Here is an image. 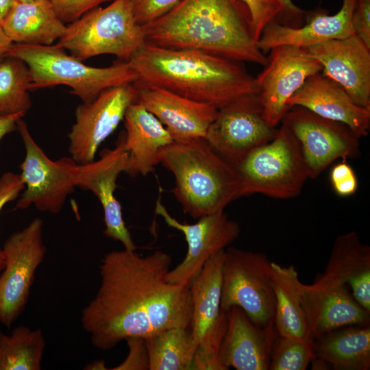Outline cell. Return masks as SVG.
<instances>
[{"instance_id":"6da1fadb","label":"cell","mask_w":370,"mask_h":370,"mask_svg":"<svg viewBox=\"0 0 370 370\" xmlns=\"http://www.w3.org/2000/svg\"><path fill=\"white\" fill-rule=\"evenodd\" d=\"M171 262V256L162 251L142 256L124 249L103 256L99 288L80 319L96 348L108 351L130 337L189 328V286L165 280Z\"/></svg>"},{"instance_id":"c3c4849f","label":"cell","mask_w":370,"mask_h":370,"mask_svg":"<svg viewBox=\"0 0 370 370\" xmlns=\"http://www.w3.org/2000/svg\"><path fill=\"white\" fill-rule=\"evenodd\" d=\"M16 1H29V0H16Z\"/></svg>"},{"instance_id":"ba28073f","label":"cell","mask_w":370,"mask_h":370,"mask_svg":"<svg viewBox=\"0 0 370 370\" xmlns=\"http://www.w3.org/2000/svg\"><path fill=\"white\" fill-rule=\"evenodd\" d=\"M240 307L256 325L274 320L271 262L261 252L233 246L225 249L220 308Z\"/></svg>"},{"instance_id":"ac0fdd59","label":"cell","mask_w":370,"mask_h":370,"mask_svg":"<svg viewBox=\"0 0 370 370\" xmlns=\"http://www.w3.org/2000/svg\"><path fill=\"white\" fill-rule=\"evenodd\" d=\"M142 103L166 127L175 142L205 138L218 109L157 86L136 87Z\"/></svg>"},{"instance_id":"1f68e13d","label":"cell","mask_w":370,"mask_h":370,"mask_svg":"<svg viewBox=\"0 0 370 370\" xmlns=\"http://www.w3.org/2000/svg\"><path fill=\"white\" fill-rule=\"evenodd\" d=\"M314 339L278 336L272 347L269 370H305L315 358Z\"/></svg>"},{"instance_id":"7a4b0ae2","label":"cell","mask_w":370,"mask_h":370,"mask_svg":"<svg viewBox=\"0 0 370 370\" xmlns=\"http://www.w3.org/2000/svg\"><path fill=\"white\" fill-rule=\"evenodd\" d=\"M143 27L146 42L157 47L264 66L268 62L254 38L249 12L238 0H182Z\"/></svg>"},{"instance_id":"30bf717a","label":"cell","mask_w":370,"mask_h":370,"mask_svg":"<svg viewBox=\"0 0 370 370\" xmlns=\"http://www.w3.org/2000/svg\"><path fill=\"white\" fill-rule=\"evenodd\" d=\"M25 149L20 165L25 190L16 204V209H26L34 205L38 210L58 214L75 185L77 164L71 158L51 160L32 136L26 123L17 122V130Z\"/></svg>"},{"instance_id":"277c9868","label":"cell","mask_w":370,"mask_h":370,"mask_svg":"<svg viewBox=\"0 0 370 370\" xmlns=\"http://www.w3.org/2000/svg\"><path fill=\"white\" fill-rule=\"evenodd\" d=\"M160 163L174 175L173 193L194 219L222 212L238 198L236 169L205 138L174 141L161 149Z\"/></svg>"},{"instance_id":"8fae6325","label":"cell","mask_w":370,"mask_h":370,"mask_svg":"<svg viewBox=\"0 0 370 370\" xmlns=\"http://www.w3.org/2000/svg\"><path fill=\"white\" fill-rule=\"evenodd\" d=\"M282 122L299 143L309 178L318 177L338 158H356L360 153L359 138L347 125L306 108L291 107Z\"/></svg>"},{"instance_id":"7dc6e473","label":"cell","mask_w":370,"mask_h":370,"mask_svg":"<svg viewBox=\"0 0 370 370\" xmlns=\"http://www.w3.org/2000/svg\"><path fill=\"white\" fill-rule=\"evenodd\" d=\"M312 362V369H328L329 364L319 358H314Z\"/></svg>"},{"instance_id":"e575fe53","label":"cell","mask_w":370,"mask_h":370,"mask_svg":"<svg viewBox=\"0 0 370 370\" xmlns=\"http://www.w3.org/2000/svg\"><path fill=\"white\" fill-rule=\"evenodd\" d=\"M182 0H130L137 23L145 25L159 18Z\"/></svg>"},{"instance_id":"d590c367","label":"cell","mask_w":370,"mask_h":370,"mask_svg":"<svg viewBox=\"0 0 370 370\" xmlns=\"http://www.w3.org/2000/svg\"><path fill=\"white\" fill-rule=\"evenodd\" d=\"M59 18L70 23L86 12L113 0H49Z\"/></svg>"},{"instance_id":"9a60e30c","label":"cell","mask_w":370,"mask_h":370,"mask_svg":"<svg viewBox=\"0 0 370 370\" xmlns=\"http://www.w3.org/2000/svg\"><path fill=\"white\" fill-rule=\"evenodd\" d=\"M155 211L169 226L182 232L187 242L184 259L165 275L168 282L182 286H189L206 261L228 247L241 232L239 224L223 211L202 217L193 224L182 223L173 218L160 198L156 202Z\"/></svg>"},{"instance_id":"5b68a950","label":"cell","mask_w":370,"mask_h":370,"mask_svg":"<svg viewBox=\"0 0 370 370\" xmlns=\"http://www.w3.org/2000/svg\"><path fill=\"white\" fill-rule=\"evenodd\" d=\"M6 57L25 64L29 71V91L66 86L71 88L70 93L83 103L92 101L107 89L132 84L137 79L128 62L121 61L106 67L90 66L56 44L12 43Z\"/></svg>"},{"instance_id":"4dcf8cb0","label":"cell","mask_w":370,"mask_h":370,"mask_svg":"<svg viewBox=\"0 0 370 370\" xmlns=\"http://www.w3.org/2000/svg\"><path fill=\"white\" fill-rule=\"evenodd\" d=\"M29 85L25 64L5 57L0 62V116L28 112L32 106Z\"/></svg>"},{"instance_id":"d4e9b609","label":"cell","mask_w":370,"mask_h":370,"mask_svg":"<svg viewBox=\"0 0 370 370\" xmlns=\"http://www.w3.org/2000/svg\"><path fill=\"white\" fill-rule=\"evenodd\" d=\"M313 351L336 370H369L370 328L354 325L329 332L314 340Z\"/></svg>"},{"instance_id":"7bdbcfd3","label":"cell","mask_w":370,"mask_h":370,"mask_svg":"<svg viewBox=\"0 0 370 370\" xmlns=\"http://www.w3.org/2000/svg\"><path fill=\"white\" fill-rule=\"evenodd\" d=\"M24 116L23 113L0 116V140L6 134L17 130V122Z\"/></svg>"},{"instance_id":"2e32d148","label":"cell","mask_w":370,"mask_h":370,"mask_svg":"<svg viewBox=\"0 0 370 370\" xmlns=\"http://www.w3.org/2000/svg\"><path fill=\"white\" fill-rule=\"evenodd\" d=\"M127 169L128 153L125 148V132H122L114 148L102 151L95 161L77 164L75 180L76 186L91 191L100 201L106 236L120 241L125 249L135 251L136 246L123 220L121 206L114 195L116 180L121 173H127Z\"/></svg>"},{"instance_id":"60d3db41","label":"cell","mask_w":370,"mask_h":370,"mask_svg":"<svg viewBox=\"0 0 370 370\" xmlns=\"http://www.w3.org/2000/svg\"><path fill=\"white\" fill-rule=\"evenodd\" d=\"M349 285L354 299L370 312V271L356 277Z\"/></svg>"},{"instance_id":"603a6c76","label":"cell","mask_w":370,"mask_h":370,"mask_svg":"<svg viewBox=\"0 0 370 370\" xmlns=\"http://www.w3.org/2000/svg\"><path fill=\"white\" fill-rule=\"evenodd\" d=\"M123 119L125 148L128 153L127 173L147 175L160 163L161 149L174 140L162 123L136 101L128 107Z\"/></svg>"},{"instance_id":"9c48e42d","label":"cell","mask_w":370,"mask_h":370,"mask_svg":"<svg viewBox=\"0 0 370 370\" xmlns=\"http://www.w3.org/2000/svg\"><path fill=\"white\" fill-rule=\"evenodd\" d=\"M2 249L5 265L0 275V322L10 328L26 307L36 271L47 253L42 219L35 218L12 233Z\"/></svg>"},{"instance_id":"f6af8a7d","label":"cell","mask_w":370,"mask_h":370,"mask_svg":"<svg viewBox=\"0 0 370 370\" xmlns=\"http://www.w3.org/2000/svg\"><path fill=\"white\" fill-rule=\"evenodd\" d=\"M13 0H0V26L12 3Z\"/></svg>"},{"instance_id":"44dd1931","label":"cell","mask_w":370,"mask_h":370,"mask_svg":"<svg viewBox=\"0 0 370 370\" xmlns=\"http://www.w3.org/2000/svg\"><path fill=\"white\" fill-rule=\"evenodd\" d=\"M356 3V0H343L341 10L334 15L319 10L306 13V23L299 27L271 22L264 29L257 45L264 53L281 45L308 48L327 40L355 35L352 16Z\"/></svg>"},{"instance_id":"f546056e","label":"cell","mask_w":370,"mask_h":370,"mask_svg":"<svg viewBox=\"0 0 370 370\" xmlns=\"http://www.w3.org/2000/svg\"><path fill=\"white\" fill-rule=\"evenodd\" d=\"M45 341L40 329L18 325L10 335L0 331V370H40Z\"/></svg>"},{"instance_id":"8992f818","label":"cell","mask_w":370,"mask_h":370,"mask_svg":"<svg viewBox=\"0 0 370 370\" xmlns=\"http://www.w3.org/2000/svg\"><path fill=\"white\" fill-rule=\"evenodd\" d=\"M145 42L130 0H113L66 25L56 44L81 61L110 54L127 62Z\"/></svg>"},{"instance_id":"836d02e7","label":"cell","mask_w":370,"mask_h":370,"mask_svg":"<svg viewBox=\"0 0 370 370\" xmlns=\"http://www.w3.org/2000/svg\"><path fill=\"white\" fill-rule=\"evenodd\" d=\"M248 9L251 17V29L257 42L265 27L278 21L282 12L281 5L276 0H238Z\"/></svg>"},{"instance_id":"cb8c5ba5","label":"cell","mask_w":370,"mask_h":370,"mask_svg":"<svg viewBox=\"0 0 370 370\" xmlns=\"http://www.w3.org/2000/svg\"><path fill=\"white\" fill-rule=\"evenodd\" d=\"M1 27L13 43L38 45L54 44L66 29L49 0H13Z\"/></svg>"},{"instance_id":"b9f144b4","label":"cell","mask_w":370,"mask_h":370,"mask_svg":"<svg viewBox=\"0 0 370 370\" xmlns=\"http://www.w3.org/2000/svg\"><path fill=\"white\" fill-rule=\"evenodd\" d=\"M276 1L282 8V14L276 22L292 27H299L301 23L302 25L306 12L295 5L292 0Z\"/></svg>"},{"instance_id":"7c38bea8","label":"cell","mask_w":370,"mask_h":370,"mask_svg":"<svg viewBox=\"0 0 370 370\" xmlns=\"http://www.w3.org/2000/svg\"><path fill=\"white\" fill-rule=\"evenodd\" d=\"M266 121L258 94L242 97L218 109L205 139L233 166L277 132Z\"/></svg>"},{"instance_id":"d6986e66","label":"cell","mask_w":370,"mask_h":370,"mask_svg":"<svg viewBox=\"0 0 370 370\" xmlns=\"http://www.w3.org/2000/svg\"><path fill=\"white\" fill-rule=\"evenodd\" d=\"M279 336L274 320L255 325L238 306L228 310L225 334L219 349L221 362L229 369L268 370L272 347Z\"/></svg>"},{"instance_id":"7402d4cb","label":"cell","mask_w":370,"mask_h":370,"mask_svg":"<svg viewBox=\"0 0 370 370\" xmlns=\"http://www.w3.org/2000/svg\"><path fill=\"white\" fill-rule=\"evenodd\" d=\"M301 304L314 340L348 325H369L370 312L352 296L347 284L310 290L301 283Z\"/></svg>"},{"instance_id":"f35d334b","label":"cell","mask_w":370,"mask_h":370,"mask_svg":"<svg viewBox=\"0 0 370 370\" xmlns=\"http://www.w3.org/2000/svg\"><path fill=\"white\" fill-rule=\"evenodd\" d=\"M25 188L20 174L5 172L0 177V212L5 204L16 199ZM4 254L0 248V273L4 269Z\"/></svg>"},{"instance_id":"bcb514c9","label":"cell","mask_w":370,"mask_h":370,"mask_svg":"<svg viewBox=\"0 0 370 370\" xmlns=\"http://www.w3.org/2000/svg\"><path fill=\"white\" fill-rule=\"evenodd\" d=\"M84 369L86 370H105L108 369L106 367L105 361L103 360H98L87 364Z\"/></svg>"},{"instance_id":"484cf974","label":"cell","mask_w":370,"mask_h":370,"mask_svg":"<svg viewBox=\"0 0 370 370\" xmlns=\"http://www.w3.org/2000/svg\"><path fill=\"white\" fill-rule=\"evenodd\" d=\"M224 258L225 249L211 256L189 285L192 301L189 329L197 345L221 311Z\"/></svg>"},{"instance_id":"e0dca14e","label":"cell","mask_w":370,"mask_h":370,"mask_svg":"<svg viewBox=\"0 0 370 370\" xmlns=\"http://www.w3.org/2000/svg\"><path fill=\"white\" fill-rule=\"evenodd\" d=\"M323 74L341 85L357 105L370 108V48L357 36L332 39L306 48Z\"/></svg>"},{"instance_id":"3957f363","label":"cell","mask_w":370,"mask_h":370,"mask_svg":"<svg viewBox=\"0 0 370 370\" xmlns=\"http://www.w3.org/2000/svg\"><path fill=\"white\" fill-rule=\"evenodd\" d=\"M127 62L137 76L135 86L162 88L217 109L259 93L256 77L243 62L197 50L145 42Z\"/></svg>"},{"instance_id":"ab89813d","label":"cell","mask_w":370,"mask_h":370,"mask_svg":"<svg viewBox=\"0 0 370 370\" xmlns=\"http://www.w3.org/2000/svg\"><path fill=\"white\" fill-rule=\"evenodd\" d=\"M352 26L354 34L370 48V0H356Z\"/></svg>"},{"instance_id":"d6a6232c","label":"cell","mask_w":370,"mask_h":370,"mask_svg":"<svg viewBox=\"0 0 370 370\" xmlns=\"http://www.w3.org/2000/svg\"><path fill=\"white\" fill-rule=\"evenodd\" d=\"M228 311L221 309L219 315L206 332L197 347L191 370H227L221 362L219 352L225 334Z\"/></svg>"},{"instance_id":"ee69618b","label":"cell","mask_w":370,"mask_h":370,"mask_svg":"<svg viewBox=\"0 0 370 370\" xmlns=\"http://www.w3.org/2000/svg\"><path fill=\"white\" fill-rule=\"evenodd\" d=\"M12 43L0 26V62L6 57Z\"/></svg>"},{"instance_id":"4fadbf2b","label":"cell","mask_w":370,"mask_h":370,"mask_svg":"<svg viewBox=\"0 0 370 370\" xmlns=\"http://www.w3.org/2000/svg\"><path fill=\"white\" fill-rule=\"evenodd\" d=\"M134 83L110 88L90 103L79 105L68 134L69 151L78 164L94 160L101 144L116 129L128 107L136 101Z\"/></svg>"},{"instance_id":"f1b7e54d","label":"cell","mask_w":370,"mask_h":370,"mask_svg":"<svg viewBox=\"0 0 370 370\" xmlns=\"http://www.w3.org/2000/svg\"><path fill=\"white\" fill-rule=\"evenodd\" d=\"M145 338L149 370H190L197 347L189 328H172Z\"/></svg>"},{"instance_id":"83f0119b","label":"cell","mask_w":370,"mask_h":370,"mask_svg":"<svg viewBox=\"0 0 370 370\" xmlns=\"http://www.w3.org/2000/svg\"><path fill=\"white\" fill-rule=\"evenodd\" d=\"M370 271V247L363 244L356 232L338 236L323 273L311 284L310 290H319L349 284L356 277Z\"/></svg>"},{"instance_id":"8d00e7d4","label":"cell","mask_w":370,"mask_h":370,"mask_svg":"<svg viewBox=\"0 0 370 370\" xmlns=\"http://www.w3.org/2000/svg\"><path fill=\"white\" fill-rule=\"evenodd\" d=\"M129 347L126 358L113 370L149 369V356L143 337H130L125 339Z\"/></svg>"},{"instance_id":"52a82bcc","label":"cell","mask_w":370,"mask_h":370,"mask_svg":"<svg viewBox=\"0 0 370 370\" xmlns=\"http://www.w3.org/2000/svg\"><path fill=\"white\" fill-rule=\"evenodd\" d=\"M275 136L245 155L234 166L238 197L259 193L290 199L301 193L309 178L299 143L284 123Z\"/></svg>"},{"instance_id":"ffe728a7","label":"cell","mask_w":370,"mask_h":370,"mask_svg":"<svg viewBox=\"0 0 370 370\" xmlns=\"http://www.w3.org/2000/svg\"><path fill=\"white\" fill-rule=\"evenodd\" d=\"M287 104L290 108L303 107L320 116L342 123L358 138L368 134L370 108L355 103L341 85L321 72L308 77Z\"/></svg>"},{"instance_id":"4316f807","label":"cell","mask_w":370,"mask_h":370,"mask_svg":"<svg viewBox=\"0 0 370 370\" xmlns=\"http://www.w3.org/2000/svg\"><path fill=\"white\" fill-rule=\"evenodd\" d=\"M271 267L275 297L274 322L279 336H311L301 304V282L297 270L292 265L282 267L273 262Z\"/></svg>"},{"instance_id":"5bb4252c","label":"cell","mask_w":370,"mask_h":370,"mask_svg":"<svg viewBox=\"0 0 370 370\" xmlns=\"http://www.w3.org/2000/svg\"><path fill=\"white\" fill-rule=\"evenodd\" d=\"M270 51L264 69L256 78L264 118L276 127L290 109V97L322 66L306 48L281 45Z\"/></svg>"},{"instance_id":"74e56055","label":"cell","mask_w":370,"mask_h":370,"mask_svg":"<svg viewBox=\"0 0 370 370\" xmlns=\"http://www.w3.org/2000/svg\"><path fill=\"white\" fill-rule=\"evenodd\" d=\"M330 180L334 191L341 197L352 195L358 188L356 175L352 166L345 162L334 166Z\"/></svg>"}]
</instances>
